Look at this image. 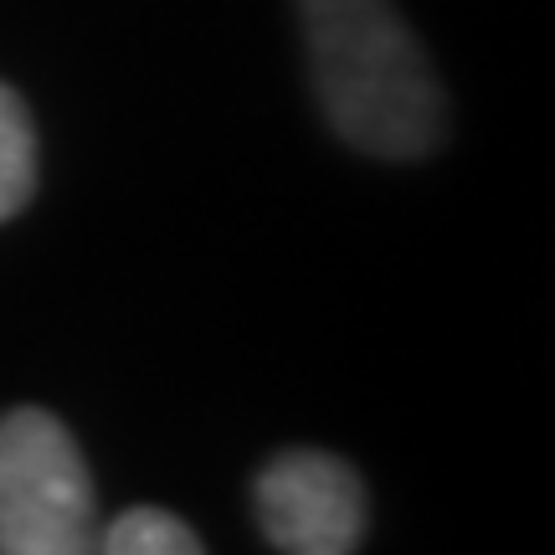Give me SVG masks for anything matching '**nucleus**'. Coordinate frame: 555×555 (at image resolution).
Masks as SVG:
<instances>
[{
	"mask_svg": "<svg viewBox=\"0 0 555 555\" xmlns=\"http://www.w3.org/2000/svg\"><path fill=\"white\" fill-rule=\"evenodd\" d=\"M319 103L356 150L422 159L442 134L433 62L391 0H298Z\"/></svg>",
	"mask_w": 555,
	"mask_h": 555,
	"instance_id": "obj_1",
	"label": "nucleus"
},
{
	"mask_svg": "<svg viewBox=\"0 0 555 555\" xmlns=\"http://www.w3.org/2000/svg\"><path fill=\"white\" fill-rule=\"evenodd\" d=\"M0 555H99L88 463L41 406L0 416Z\"/></svg>",
	"mask_w": 555,
	"mask_h": 555,
	"instance_id": "obj_2",
	"label": "nucleus"
},
{
	"mask_svg": "<svg viewBox=\"0 0 555 555\" xmlns=\"http://www.w3.org/2000/svg\"><path fill=\"white\" fill-rule=\"evenodd\" d=\"M258 519L283 555H350L365 535V489L345 457L294 448L258 474Z\"/></svg>",
	"mask_w": 555,
	"mask_h": 555,
	"instance_id": "obj_3",
	"label": "nucleus"
},
{
	"mask_svg": "<svg viewBox=\"0 0 555 555\" xmlns=\"http://www.w3.org/2000/svg\"><path fill=\"white\" fill-rule=\"evenodd\" d=\"M37 185V129L26 103L0 82V221L16 217Z\"/></svg>",
	"mask_w": 555,
	"mask_h": 555,
	"instance_id": "obj_4",
	"label": "nucleus"
},
{
	"mask_svg": "<svg viewBox=\"0 0 555 555\" xmlns=\"http://www.w3.org/2000/svg\"><path fill=\"white\" fill-rule=\"evenodd\" d=\"M99 555H206L191 525L165 509H129L99 540Z\"/></svg>",
	"mask_w": 555,
	"mask_h": 555,
	"instance_id": "obj_5",
	"label": "nucleus"
}]
</instances>
